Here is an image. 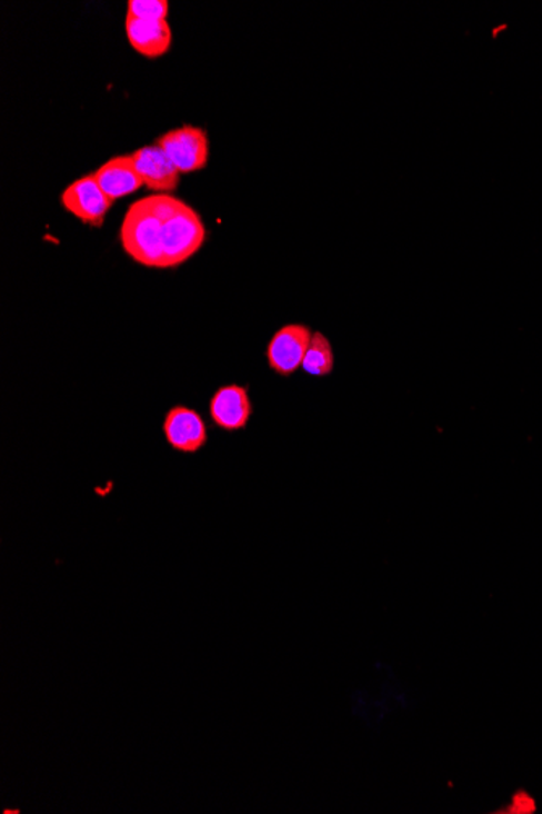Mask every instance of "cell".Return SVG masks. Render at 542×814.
<instances>
[{
	"mask_svg": "<svg viewBox=\"0 0 542 814\" xmlns=\"http://www.w3.org/2000/svg\"><path fill=\"white\" fill-rule=\"evenodd\" d=\"M163 215L164 269H174L192 259L205 242L207 230L202 218L192 207L169 193L151 196Z\"/></svg>",
	"mask_w": 542,
	"mask_h": 814,
	"instance_id": "6da1fadb",
	"label": "cell"
},
{
	"mask_svg": "<svg viewBox=\"0 0 542 814\" xmlns=\"http://www.w3.org/2000/svg\"><path fill=\"white\" fill-rule=\"evenodd\" d=\"M163 215L150 197L137 200L127 210L121 227V245L127 256L148 269H164Z\"/></svg>",
	"mask_w": 542,
	"mask_h": 814,
	"instance_id": "7a4b0ae2",
	"label": "cell"
},
{
	"mask_svg": "<svg viewBox=\"0 0 542 814\" xmlns=\"http://www.w3.org/2000/svg\"><path fill=\"white\" fill-rule=\"evenodd\" d=\"M157 146L167 153L181 175L200 171L209 163V136L202 127L182 126L169 130L157 140Z\"/></svg>",
	"mask_w": 542,
	"mask_h": 814,
	"instance_id": "3957f363",
	"label": "cell"
},
{
	"mask_svg": "<svg viewBox=\"0 0 542 814\" xmlns=\"http://www.w3.org/2000/svg\"><path fill=\"white\" fill-rule=\"evenodd\" d=\"M311 327L304 324H288L281 327L267 345V361L278 376L290 377L302 368L305 354L312 340Z\"/></svg>",
	"mask_w": 542,
	"mask_h": 814,
	"instance_id": "277c9868",
	"label": "cell"
},
{
	"mask_svg": "<svg viewBox=\"0 0 542 814\" xmlns=\"http://www.w3.org/2000/svg\"><path fill=\"white\" fill-rule=\"evenodd\" d=\"M63 209L79 218L84 225L101 228L106 215L112 207V200L103 192L93 175L83 176L67 186L61 196Z\"/></svg>",
	"mask_w": 542,
	"mask_h": 814,
	"instance_id": "5b68a950",
	"label": "cell"
},
{
	"mask_svg": "<svg viewBox=\"0 0 542 814\" xmlns=\"http://www.w3.org/2000/svg\"><path fill=\"white\" fill-rule=\"evenodd\" d=\"M163 431L169 446L178 453H199L209 440V431H207L203 418L192 408L182 407V405L168 411Z\"/></svg>",
	"mask_w": 542,
	"mask_h": 814,
	"instance_id": "8992f818",
	"label": "cell"
},
{
	"mask_svg": "<svg viewBox=\"0 0 542 814\" xmlns=\"http://www.w3.org/2000/svg\"><path fill=\"white\" fill-rule=\"evenodd\" d=\"M210 417L224 431H241L252 417L248 387L231 384L214 393L210 401Z\"/></svg>",
	"mask_w": 542,
	"mask_h": 814,
	"instance_id": "52a82bcc",
	"label": "cell"
},
{
	"mask_svg": "<svg viewBox=\"0 0 542 814\" xmlns=\"http://www.w3.org/2000/svg\"><path fill=\"white\" fill-rule=\"evenodd\" d=\"M133 165L143 181V188L157 193H171L181 182V172L160 147L148 146L132 153Z\"/></svg>",
	"mask_w": 542,
	"mask_h": 814,
	"instance_id": "ba28073f",
	"label": "cell"
},
{
	"mask_svg": "<svg viewBox=\"0 0 542 814\" xmlns=\"http://www.w3.org/2000/svg\"><path fill=\"white\" fill-rule=\"evenodd\" d=\"M126 34L130 46L147 59L163 58L172 44L168 20H139L126 17Z\"/></svg>",
	"mask_w": 542,
	"mask_h": 814,
	"instance_id": "9c48e42d",
	"label": "cell"
},
{
	"mask_svg": "<svg viewBox=\"0 0 542 814\" xmlns=\"http://www.w3.org/2000/svg\"><path fill=\"white\" fill-rule=\"evenodd\" d=\"M93 176L112 202L143 188V181L133 165L132 155L111 158L106 161L103 167L98 168Z\"/></svg>",
	"mask_w": 542,
	"mask_h": 814,
	"instance_id": "30bf717a",
	"label": "cell"
},
{
	"mask_svg": "<svg viewBox=\"0 0 542 814\" xmlns=\"http://www.w3.org/2000/svg\"><path fill=\"white\" fill-rule=\"evenodd\" d=\"M334 354L329 337L322 332H313L308 354L302 361V371L315 377L332 375Z\"/></svg>",
	"mask_w": 542,
	"mask_h": 814,
	"instance_id": "8fae6325",
	"label": "cell"
},
{
	"mask_svg": "<svg viewBox=\"0 0 542 814\" xmlns=\"http://www.w3.org/2000/svg\"><path fill=\"white\" fill-rule=\"evenodd\" d=\"M169 3L167 0H129L127 17L139 20H167Z\"/></svg>",
	"mask_w": 542,
	"mask_h": 814,
	"instance_id": "7c38bea8",
	"label": "cell"
}]
</instances>
